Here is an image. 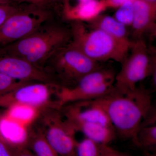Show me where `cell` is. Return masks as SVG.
<instances>
[{
  "instance_id": "obj_12",
  "label": "cell",
  "mask_w": 156,
  "mask_h": 156,
  "mask_svg": "<svg viewBox=\"0 0 156 156\" xmlns=\"http://www.w3.org/2000/svg\"><path fill=\"white\" fill-rule=\"evenodd\" d=\"M134 17L131 27L136 39H143L146 34L156 33V8L155 3L134 0Z\"/></svg>"
},
{
  "instance_id": "obj_17",
  "label": "cell",
  "mask_w": 156,
  "mask_h": 156,
  "mask_svg": "<svg viewBox=\"0 0 156 156\" xmlns=\"http://www.w3.org/2000/svg\"><path fill=\"white\" fill-rule=\"evenodd\" d=\"M46 108L17 105L6 108L4 112L7 116L15 122L24 126H30L36 121L41 112Z\"/></svg>"
},
{
  "instance_id": "obj_5",
  "label": "cell",
  "mask_w": 156,
  "mask_h": 156,
  "mask_svg": "<svg viewBox=\"0 0 156 156\" xmlns=\"http://www.w3.org/2000/svg\"><path fill=\"white\" fill-rule=\"evenodd\" d=\"M143 39L133 41L128 55L115 77V89L121 92L132 91L137 84L156 73V56Z\"/></svg>"
},
{
  "instance_id": "obj_11",
  "label": "cell",
  "mask_w": 156,
  "mask_h": 156,
  "mask_svg": "<svg viewBox=\"0 0 156 156\" xmlns=\"http://www.w3.org/2000/svg\"><path fill=\"white\" fill-rule=\"evenodd\" d=\"M115 81L101 83H91L79 80L71 87L58 86L54 98L58 108L67 104L94 100L111 91L114 87Z\"/></svg>"
},
{
  "instance_id": "obj_18",
  "label": "cell",
  "mask_w": 156,
  "mask_h": 156,
  "mask_svg": "<svg viewBox=\"0 0 156 156\" xmlns=\"http://www.w3.org/2000/svg\"><path fill=\"white\" fill-rule=\"evenodd\" d=\"M135 145L142 149L146 152L154 154L156 152V125L139 128L136 134Z\"/></svg>"
},
{
  "instance_id": "obj_4",
  "label": "cell",
  "mask_w": 156,
  "mask_h": 156,
  "mask_svg": "<svg viewBox=\"0 0 156 156\" xmlns=\"http://www.w3.org/2000/svg\"><path fill=\"white\" fill-rule=\"evenodd\" d=\"M69 43L56 50L44 66L61 87H71L89 73L103 66Z\"/></svg>"
},
{
  "instance_id": "obj_16",
  "label": "cell",
  "mask_w": 156,
  "mask_h": 156,
  "mask_svg": "<svg viewBox=\"0 0 156 156\" xmlns=\"http://www.w3.org/2000/svg\"><path fill=\"white\" fill-rule=\"evenodd\" d=\"M27 146L36 156H58L48 142L41 128L36 123L30 126Z\"/></svg>"
},
{
  "instance_id": "obj_22",
  "label": "cell",
  "mask_w": 156,
  "mask_h": 156,
  "mask_svg": "<svg viewBox=\"0 0 156 156\" xmlns=\"http://www.w3.org/2000/svg\"><path fill=\"white\" fill-rule=\"evenodd\" d=\"M19 8L13 5L12 3L0 4V27Z\"/></svg>"
},
{
  "instance_id": "obj_1",
  "label": "cell",
  "mask_w": 156,
  "mask_h": 156,
  "mask_svg": "<svg viewBox=\"0 0 156 156\" xmlns=\"http://www.w3.org/2000/svg\"><path fill=\"white\" fill-rule=\"evenodd\" d=\"M93 101L106 112L117 136L136 144V133L141 127L156 125V108L151 92L143 86L121 92L111 91Z\"/></svg>"
},
{
  "instance_id": "obj_15",
  "label": "cell",
  "mask_w": 156,
  "mask_h": 156,
  "mask_svg": "<svg viewBox=\"0 0 156 156\" xmlns=\"http://www.w3.org/2000/svg\"><path fill=\"white\" fill-rule=\"evenodd\" d=\"M76 156H128L123 152L111 147L108 144L98 142L86 137L80 142H77Z\"/></svg>"
},
{
  "instance_id": "obj_7",
  "label": "cell",
  "mask_w": 156,
  "mask_h": 156,
  "mask_svg": "<svg viewBox=\"0 0 156 156\" xmlns=\"http://www.w3.org/2000/svg\"><path fill=\"white\" fill-rule=\"evenodd\" d=\"M58 155L76 156V132L62 115L59 108L50 107L41 112L35 122Z\"/></svg>"
},
{
  "instance_id": "obj_13",
  "label": "cell",
  "mask_w": 156,
  "mask_h": 156,
  "mask_svg": "<svg viewBox=\"0 0 156 156\" xmlns=\"http://www.w3.org/2000/svg\"><path fill=\"white\" fill-rule=\"evenodd\" d=\"M106 8L105 1L90 0L73 7L63 9V15L71 21L87 23L101 14Z\"/></svg>"
},
{
  "instance_id": "obj_20",
  "label": "cell",
  "mask_w": 156,
  "mask_h": 156,
  "mask_svg": "<svg viewBox=\"0 0 156 156\" xmlns=\"http://www.w3.org/2000/svg\"><path fill=\"white\" fill-rule=\"evenodd\" d=\"M33 155L30 151L22 150L12 145L0 133V156Z\"/></svg>"
},
{
  "instance_id": "obj_21",
  "label": "cell",
  "mask_w": 156,
  "mask_h": 156,
  "mask_svg": "<svg viewBox=\"0 0 156 156\" xmlns=\"http://www.w3.org/2000/svg\"><path fill=\"white\" fill-rule=\"evenodd\" d=\"M29 82L17 80L0 73V96Z\"/></svg>"
},
{
  "instance_id": "obj_14",
  "label": "cell",
  "mask_w": 156,
  "mask_h": 156,
  "mask_svg": "<svg viewBox=\"0 0 156 156\" xmlns=\"http://www.w3.org/2000/svg\"><path fill=\"white\" fill-rule=\"evenodd\" d=\"M87 26L103 31L114 38L131 44L133 41L129 38L126 26L117 21L113 17L100 14L94 19L87 22Z\"/></svg>"
},
{
  "instance_id": "obj_23",
  "label": "cell",
  "mask_w": 156,
  "mask_h": 156,
  "mask_svg": "<svg viewBox=\"0 0 156 156\" xmlns=\"http://www.w3.org/2000/svg\"><path fill=\"white\" fill-rule=\"evenodd\" d=\"M134 1V0H107L105 1V2L107 8L108 7L118 8L127 2Z\"/></svg>"
},
{
  "instance_id": "obj_19",
  "label": "cell",
  "mask_w": 156,
  "mask_h": 156,
  "mask_svg": "<svg viewBox=\"0 0 156 156\" xmlns=\"http://www.w3.org/2000/svg\"><path fill=\"white\" fill-rule=\"evenodd\" d=\"M134 1H129L118 7L113 16L126 26H131L134 17Z\"/></svg>"
},
{
  "instance_id": "obj_9",
  "label": "cell",
  "mask_w": 156,
  "mask_h": 156,
  "mask_svg": "<svg viewBox=\"0 0 156 156\" xmlns=\"http://www.w3.org/2000/svg\"><path fill=\"white\" fill-rule=\"evenodd\" d=\"M59 86L41 82H29L0 96V107L7 108L17 105L37 108H58L54 95Z\"/></svg>"
},
{
  "instance_id": "obj_10",
  "label": "cell",
  "mask_w": 156,
  "mask_h": 156,
  "mask_svg": "<svg viewBox=\"0 0 156 156\" xmlns=\"http://www.w3.org/2000/svg\"><path fill=\"white\" fill-rule=\"evenodd\" d=\"M0 73L17 80L41 82L60 86L45 68L40 67L17 56L0 52Z\"/></svg>"
},
{
  "instance_id": "obj_27",
  "label": "cell",
  "mask_w": 156,
  "mask_h": 156,
  "mask_svg": "<svg viewBox=\"0 0 156 156\" xmlns=\"http://www.w3.org/2000/svg\"><path fill=\"white\" fill-rule=\"evenodd\" d=\"M144 1H146V2H149L151 3H155L156 0H144Z\"/></svg>"
},
{
  "instance_id": "obj_2",
  "label": "cell",
  "mask_w": 156,
  "mask_h": 156,
  "mask_svg": "<svg viewBox=\"0 0 156 156\" xmlns=\"http://www.w3.org/2000/svg\"><path fill=\"white\" fill-rule=\"evenodd\" d=\"M46 23L19 41L0 46V52L44 67L50 56L68 44L71 38L70 29L58 24Z\"/></svg>"
},
{
  "instance_id": "obj_25",
  "label": "cell",
  "mask_w": 156,
  "mask_h": 156,
  "mask_svg": "<svg viewBox=\"0 0 156 156\" xmlns=\"http://www.w3.org/2000/svg\"><path fill=\"white\" fill-rule=\"evenodd\" d=\"M12 2V1L18 2L28 3L32 5H42L46 3L47 0H9Z\"/></svg>"
},
{
  "instance_id": "obj_8",
  "label": "cell",
  "mask_w": 156,
  "mask_h": 156,
  "mask_svg": "<svg viewBox=\"0 0 156 156\" xmlns=\"http://www.w3.org/2000/svg\"><path fill=\"white\" fill-rule=\"evenodd\" d=\"M50 15L40 5L20 7L0 27V46L14 43L32 33L48 22Z\"/></svg>"
},
{
  "instance_id": "obj_26",
  "label": "cell",
  "mask_w": 156,
  "mask_h": 156,
  "mask_svg": "<svg viewBox=\"0 0 156 156\" xmlns=\"http://www.w3.org/2000/svg\"><path fill=\"white\" fill-rule=\"evenodd\" d=\"M12 3L9 0H0V4H6V3Z\"/></svg>"
},
{
  "instance_id": "obj_24",
  "label": "cell",
  "mask_w": 156,
  "mask_h": 156,
  "mask_svg": "<svg viewBox=\"0 0 156 156\" xmlns=\"http://www.w3.org/2000/svg\"><path fill=\"white\" fill-rule=\"evenodd\" d=\"M89 1L90 0H66L65 3L64 9L73 7Z\"/></svg>"
},
{
  "instance_id": "obj_6",
  "label": "cell",
  "mask_w": 156,
  "mask_h": 156,
  "mask_svg": "<svg viewBox=\"0 0 156 156\" xmlns=\"http://www.w3.org/2000/svg\"><path fill=\"white\" fill-rule=\"evenodd\" d=\"M59 110L73 129L82 132L87 138L96 139L106 127L114 128L106 112L93 100L67 104Z\"/></svg>"
},
{
  "instance_id": "obj_3",
  "label": "cell",
  "mask_w": 156,
  "mask_h": 156,
  "mask_svg": "<svg viewBox=\"0 0 156 156\" xmlns=\"http://www.w3.org/2000/svg\"><path fill=\"white\" fill-rule=\"evenodd\" d=\"M69 44L94 61L103 63L113 60L122 63L132 44L121 41L98 29L90 28L85 23L71 21Z\"/></svg>"
}]
</instances>
